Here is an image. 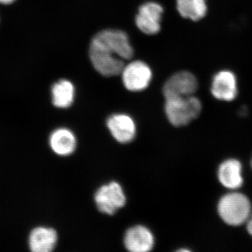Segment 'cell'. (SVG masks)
<instances>
[{
  "label": "cell",
  "instance_id": "e0dca14e",
  "mask_svg": "<svg viewBox=\"0 0 252 252\" xmlns=\"http://www.w3.org/2000/svg\"><path fill=\"white\" fill-rule=\"evenodd\" d=\"M248 225H247V229H248V233L252 236V215L250 217L248 221Z\"/></svg>",
  "mask_w": 252,
  "mask_h": 252
},
{
  "label": "cell",
  "instance_id": "5bb4252c",
  "mask_svg": "<svg viewBox=\"0 0 252 252\" xmlns=\"http://www.w3.org/2000/svg\"><path fill=\"white\" fill-rule=\"evenodd\" d=\"M218 178L225 188L240 189L243 184L241 162L236 159H228L222 162L219 167Z\"/></svg>",
  "mask_w": 252,
  "mask_h": 252
},
{
  "label": "cell",
  "instance_id": "9c48e42d",
  "mask_svg": "<svg viewBox=\"0 0 252 252\" xmlns=\"http://www.w3.org/2000/svg\"><path fill=\"white\" fill-rule=\"evenodd\" d=\"M107 127L114 140L121 144L130 143L137 133L135 121L126 114H113L107 119Z\"/></svg>",
  "mask_w": 252,
  "mask_h": 252
},
{
  "label": "cell",
  "instance_id": "8992f818",
  "mask_svg": "<svg viewBox=\"0 0 252 252\" xmlns=\"http://www.w3.org/2000/svg\"><path fill=\"white\" fill-rule=\"evenodd\" d=\"M198 82L192 73L182 71L172 75L162 89L165 99L188 97L198 90Z\"/></svg>",
  "mask_w": 252,
  "mask_h": 252
},
{
  "label": "cell",
  "instance_id": "8fae6325",
  "mask_svg": "<svg viewBox=\"0 0 252 252\" xmlns=\"http://www.w3.org/2000/svg\"><path fill=\"white\" fill-rule=\"evenodd\" d=\"M212 95L222 101L230 102L238 94V84L236 77L229 70H223L215 74L212 80Z\"/></svg>",
  "mask_w": 252,
  "mask_h": 252
},
{
  "label": "cell",
  "instance_id": "6da1fadb",
  "mask_svg": "<svg viewBox=\"0 0 252 252\" xmlns=\"http://www.w3.org/2000/svg\"><path fill=\"white\" fill-rule=\"evenodd\" d=\"M252 205L246 195L233 192L223 195L218 204V213L223 222L232 226H239L251 217Z\"/></svg>",
  "mask_w": 252,
  "mask_h": 252
},
{
  "label": "cell",
  "instance_id": "30bf717a",
  "mask_svg": "<svg viewBox=\"0 0 252 252\" xmlns=\"http://www.w3.org/2000/svg\"><path fill=\"white\" fill-rule=\"evenodd\" d=\"M163 9L160 4L147 2L140 6L136 16V25L144 34L153 35L160 30V19Z\"/></svg>",
  "mask_w": 252,
  "mask_h": 252
},
{
  "label": "cell",
  "instance_id": "2e32d148",
  "mask_svg": "<svg viewBox=\"0 0 252 252\" xmlns=\"http://www.w3.org/2000/svg\"><path fill=\"white\" fill-rule=\"evenodd\" d=\"M177 9L182 17L199 21L207 14L206 0H177Z\"/></svg>",
  "mask_w": 252,
  "mask_h": 252
},
{
  "label": "cell",
  "instance_id": "52a82bcc",
  "mask_svg": "<svg viewBox=\"0 0 252 252\" xmlns=\"http://www.w3.org/2000/svg\"><path fill=\"white\" fill-rule=\"evenodd\" d=\"M122 74L124 86L132 92L147 89L152 77L150 67L142 61H134L127 64Z\"/></svg>",
  "mask_w": 252,
  "mask_h": 252
},
{
  "label": "cell",
  "instance_id": "ac0fdd59",
  "mask_svg": "<svg viewBox=\"0 0 252 252\" xmlns=\"http://www.w3.org/2000/svg\"><path fill=\"white\" fill-rule=\"evenodd\" d=\"M16 0H0V4H9L14 2Z\"/></svg>",
  "mask_w": 252,
  "mask_h": 252
},
{
  "label": "cell",
  "instance_id": "9a60e30c",
  "mask_svg": "<svg viewBox=\"0 0 252 252\" xmlns=\"http://www.w3.org/2000/svg\"><path fill=\"white\" fill-rule=\"evenodd\" d=\"M52 103L60 109H67L72 105L75 95V89L70 81L62 79L51 88Z\"/></svg>",
  "mask_w": 252,
  "mask_h": 252
},
{
  "label": "cell",
  "instance_id": "3957f363",
  "mask_svg": "<svg viewBox=\"0 0 252 252\" xmlns=\"http://www.w3.org/2000/svg\"><path fill=\"white\" fill-rule=\"evenodd\" d=\"M94 200L97 210L109 216L115 215L127 202L124 189L117 182L101 186L94 193Z\"/></svg>",
  "mask_w": 252,
  "mask_h": 252
},
{
  "label": "cell",
  "instance_id": "7c38bea8",
  "mask_svg": "<svg viewBox=\"0 0 252 252\" xmlns=\"http://www.w3.org/2000/svg\"><path fill=\"white\" fill-rule=\"evenodd\" d=\"M59 235L51 227L38 226L33 228L28 237V246L33 252H51L57 245Z\"/></svg>",
  "mask_w": 252,
  "mask_h": 252
},
{
  "label": "cell",
  "instance_id": "5b68a950",
  "mask_svg": "<svg viewBox=\"0 0 252 252\" xmlns=\"http://www.w3.org/2000/svg\"><path fill=\"white\" fill-rule=\"evenodd\" d=\"M93 40L110 50L123 60H130L133 56V49L126 33L118 30H104L94 36Z\"/></svg>",
  "mask_w": 252,
  "mask_h": 252
},
{
  "label": "cell",
  "instance_id": "4fadbf2b",
  "mask_svg": "<svg viewBox=\"0 0 252 252\" xmlns=\"http://www.w3.org/2000/svg\"><path fill=\"white\" fill-rule=\"evenodd\" d=\"M49 143L51 150L56 155L69 157L75 152L77 140L72 130L67 127H59L51 132Z\"/></svg>",
  "mask_w": 252,
  "mask_h": 252
},
{
  "label": "cell",
  "instance_id": "d6986e66",
  "mask_svg": "<svg viewBox=\"0 0 252 252\" xmlns=\"http://www.w3.org/2000/svg\"></svg>",
  "mask_w": 252,
  "mask_h": 252
},
{
  "label": "cell",
  "instance_id": "277c9868",
  "mask_svg": "<svg viewBox=\"0 0 252 252\" xmlns=\"http://www.w3.org/2000/svg\"><path fill=\"white\" fill-rule=\"evenodd\" d=\"M89 54L94 69L104 77L119 75L125 67L124 60L94 40L91 41Z\"/></svg>",
  "mask_w": 252,
  "mask_h": 252
},
{
  "label": "cell",
  "instance_id": "7a4b0ae2",
  "mask_svg": "<svg viewBox=\"0 0 252 252\" xmlns=\"http://www.w3.org/2000/svg\"><path fill=\"white\" fill-rule=\"evenodd\" d=\"M201 111V102L193 95L165 99V114L175 127L189 125L200 116Z\"/></svg>",
  "mask_w": 252,
  "mask_h": 252
},
{
  "label": "cell",
  "instance_id": "ba28073f",
  "mask_svg": "<svg viewBox=\"0 0 252 252\" xmlns=\"http://www.w3.org/2000/svg\"><path fill=\"white\" fill-rule=\"evenodd\" d=\"M124 247L131 252H148L152 251L155 244L152 232L143 225L130 227L125 233Z\"/></svg>",
  "mask_w": 252,
  "mask_h": 252
}]
</instances>
